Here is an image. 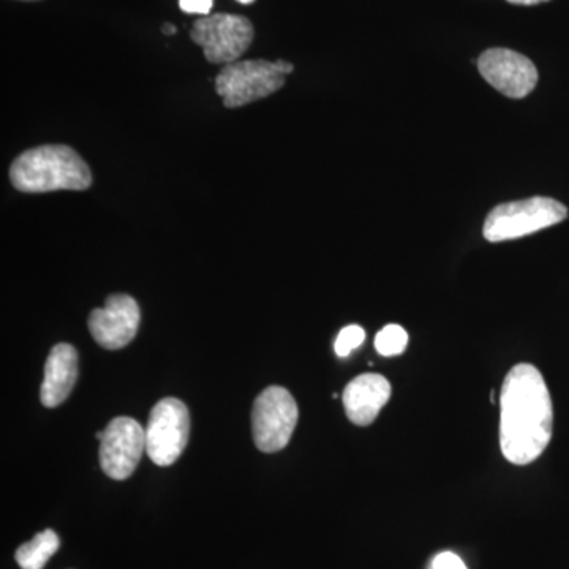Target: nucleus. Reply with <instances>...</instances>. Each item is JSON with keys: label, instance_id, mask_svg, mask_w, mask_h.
Here are the masks:
<instances>
[{"label": "nucleus", "instance_id": "nucleus-7", "mask_svg": "<svg viewBox=\"0 0 569 569\" xmlns=\"http://www.w3.org/2000/svg\"><path fill=\"white\" fill-rule=\"evenodd\" d=\"M253 26L239 14L216 13L193 22L192 40L203 48L206 61L233 63L253 41Z\"/></svg>", "mask_w": 569, "mask_h": 569}, {"label": "nucleus", "instance_id": "nucleus-16", "mask_svg": "<svg viewBox=\"0 0 569 569\" xmlns=\"http://www.w3.org/2000/svg\"><path fill=\"white\" fill-rule=\"evenodd\" d=\"M212 6L213 0H179L182 11L189 14H201V17H209Z\"/></svg>", "mask_w": 569, "mask_h": 569}, {"label": "nucleus", "instance_id": "nucleus-14", "mask_svg": "<svg viewBox=\"0 0 569 569\" xmlns=\"http://www.w3.org/2000/svg\"><path fill=\"white\" fill-rule=\"evenodd\" d=\"M408 346L406 329L399 325H388L378 332L376 348L381 356H396L403 353Z\"/></svg>", "mask_w": 569, "mask_h": 569}, {"label": "nucleus", "instance_id": "nucleus-3", "mask_svg": "<svg viewBox=\"0 0 569 569\" xmlns=\"http://www.w3.org/2000/svg\"><path fill=\"white\" fill-rule=\"evenodd\" d=\"M568 219L567 206L548 197H533L497 206L486 217L482 234L489 242L512 241Z\"/></svg>", "mask_w": 569, "mask_h": 569}, {"label": "nucleus", "instance_id": "nucleus-15", "mask_svg": "<svg viewBox=\"0 0 569 569\" xmlns=\"http://www.w3.org/2000/svg\"><path fill=\"white\" fill-rule=\"evenodd\" d=\"M365 340L366 332L361 326H347V328H343L342 331L339 332V336H337L335 343L337 356L346 358V356L350 355L356 348L361 347Z\"/></svg>", "mask_w": 569, "mask_h": 569}, {"label": "nucleus", "instance_id": "nucleus-6", "mask_svg": "<svg viewBox=\"0 0 569 569\" xmlns=\"http://www.w3.org/2000/svg\"><path fill=\"white\" fill-rule=\"evenodd\" d=\"M298 403L284 388L269 387L254 399L252 433L257 448L277 452L290 443L298 425Z\"/></svg>", "mask_w": 569, "mask_h": 569}, {"label": "nucleus", "instance_id": "nucleus-9", "mask_svg": "<svg viewBox=\"0 0 569 569\" xmlns=\"http://www.w3.org/2000/svg\"><path fill=\"white\" fill-rule=\"evenodd\" d=\"M478 69L492 88L509 99H523L537 88L538 70L535 63L508 48H492L482 52Z\"/></svg>", "mask_w": 569, "mask_h": 569}, {"label": "nucleus", "instance_id": "nucleus-20", "mask_svg": "<svg viewBox=\"0 0 569 569\" xmlns=\"http://www.w3.org/2000/svg\"><path fill=\"white\" fill-rule=\"evenodd\" d=\"M162 32L164 33V36H174L176 33V28L173 24H163V28H162Z\"/></svg>", "mask_w": 569, "mask_h": 569}, {"label": "nucleus", "instance_id": "nucleus-5", "mask_svg": "<svg viewBox=\"0 0 569 569\" xmlns=\"http://www.w3.org/2000/svg\"><path fill=\"white\" fill-rule=\"evenodd\" d=\"M190 415L186 403L167 397L153 406L146 427V452L156 466H173L187 447Z\"/></svg>", "mask_w": 569, "mask_h": 569}, {"label": "nucleus", "instance_id": "nucleus-2", "mask_svg": "<svg viewBox=\"0 0 569 569\" xmlns=\"http://www.w3.org/2000/svg\"><path fill=\"white\" fill-rule=\"evenodd\" d=\"M10 181L22 193L89 189L91 168L70 146L47 144L22 152L10 167Z\"/></svg>", "mask_w": 569, "mask_h": 569}, {"label": "nucleus", "instance_id": "nucleus-21", "mask_svg": "<svg viewBox=\"0 0 569 569\" xmlns=\"http://www.w3.org/2000/svg\"><path fill=\"white\" fill-rule=\"evenodd\" d=\"M238 2H241V3H252L253 0H238Z\"/></svg>", "mask_w": 569, "mask_h": 569}, {"label": "nucleus", "instance_id": "nucleus-11", "mask_svg": "<svg viewBox=\"0 0 569 569\" xmlns=\"http://www.w3.org/2000/svg\"><path fill=\"white\" fill-rule=\"evenodd\" d=\"M391 383L380 373L356 377L347 385L342 397L348 419L356 426L372 425L391 399Z\"/></svg>", "mask_w": 569, "mask_h": 569}, {"label": "nucleus", "instance_id": "nucleus-13", "mask_svg": "<svg viewBox=\"0 0 569 569\" xmlns=\"http://www.w3.org/2000/svg\"><path fill=\"white\" fill-rule=\"evenodd\" d=\"M59 550V537L52 530L40 531L32 541L17 550V561L22 569H43Z\"/></svg>", "mask_w": 569, "mask_h": 569}, {"label": "nucleus", "instance_id": "nucleus-8", "mask_svg": "<svg viewBox=\"0 0 569 569\" xmlns=\"http://www.w3.org/2000/svg\"><path fill=\"white\" fill-rule=\"evenodd\" d=\"M146 449V430L137 419L118 417L103 430L100 440V466L104 475L123 481L132 477Z\"/></svg>", "mask_w": 569, "mask_h": 569}, {"label": "nucleus", "instance_id": "nucleus-18", "mask_svg": "<svg viewBox=\"0 0 569 569\" xmlns=\"http://www.w3.org/2000/svg\"><path fill=\"white\" fill-rule=\"evenodd\" d=\"M277 63V67H279V70L282 71V73L284 74V77H287V74H290L291 71L295 70V66L293 63L291 62H287V61H276Z\"/></svg>", "mask_w": 569, "mask_h": 569}, {"label": "nucleus", "instance_id": "nucleus-19", "mask_svg": "<svg viewBox=\"0 0 569 569\" xmlns=\"http://www.w3.org/2000/svg\"><path fill=\"white\" fill-rule=\"evenodd\" d=\"M509 3L515 6H538V3L549 2V0H507Z\"/></svg>", "mask_w": 569, "mask_h": 569}, {"label": "nucleus", "instance_id": "nucleus-17", "mask_svg": "<svg viewBox=\"0 0 569 569\" xmlns=\"http://www.w3.org/2000/svg\"><path fill=\"white\" fill-rule=\"evenodd\" d=\"M432 569H467V567L456 553L441 552L433 559Z\"/></svg>", "mask_w": 569, "mask_h": 569}, {"label": "nucleus", "instance_id": "nucleus-12", "mask_svg": "<svg viewBox=\"0 0 569 569\" xmlns=\"http://www.w3.org/2000/svg\"><path fill=\"white\" fill-rule=\"evenodd\" d=\"M78 378V353L69 343H59L52 348L44 365V378L41 383V403L54 408L66 402Z\"/></svg>", "mask_w": 569, "mask_h": 569}, {"label": "nucleus", "instance_id": "nucleus-4", "mask_svg": "<svg viewBox=\"0 0 569 569\" xmlns=\"http://www.w3.org/2000/svg\"><path fill=\"white\" fill-rule=\"evenodd\" d=\"M284 74L264 59L228 63L216 78V91L227 108H241L280 91Z\"/></svg>", "mask_w": 569, "mask_h": 569}, {"label": "nucleus", "instance_id": "nucleus-1", "mask_svg": "<svg viewBox=\"0 0 569 569\" xmlns=\"http://www.w3.org/2000/svg\"><path fill=\"white\" fill-rule=\"evenodd\" d=\"M553 407L537 367L518 365L505 377L500 392V448L515 466H529L548 448Z\"/></svg>", "mask_w": 569, "mask_h": 569}, {"label": "nucleus", "instance_id": "nucleus-10", "mask_svg": "<svg viewBox=\"0 0 569 569\" xmlns=\"http://www.w3.org/2000/svg\"><path fill=\"white\" fill-rule=\"evenodd\" d=\"M140 307L129 295H112L103 309L92 310L89 317V331L107 350H121L129 346L140 328Z\"/></svg>", "mask_w": 569, "mask_h": 569}]
</instances>
